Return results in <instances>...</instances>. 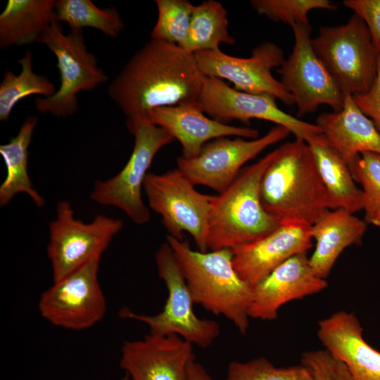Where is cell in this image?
<instances>
[{"instance_id": "cell-13", "label": "cell", "mask_w": 380, "mask_h": 380, "mask_svg": "<svg viewBox=\"0 0 380 380\" xmlns=\"http://www.w3.org/2000/svg\"><path fill=\"white\" fill-rule=\"evenodd\" d=\"M100 259L53 282L42 293L38 306L45 319L59 327L80 331L103 317L106 302L99 280Z\"/></svg>"}, {"instance_id": "cell-2", "label": "cell", "mask_w": 380, "mask_h": 380, "mask_svg": "<svg viewBox=\"0 0 380 380\" xmlns=\"http://www.w3.org/2000/svg\"><path fill=\"white\" fill-rule=\"evenodd\" d=\"M260 184L265 210L280 223H316L331 201L308 144L295 139L275 149Z\"/></svg>"}, {"instance_id": "cell-5", "label": "cell", "mask_w": 380, "mask_h": 380, "mask_svg": "<svg viewBox=\"0 0 380 380\" xmlns=\"http://www.w3.org/2000/svg\"><path fill=\"white\" fill-rule=\"evenodd\" d=\"M155 261L158 276L167 291L163 310L156 315H146L125 308L120 310V316L146 324L149 334L176 335L193 346L204 349L210 347L220 336V324L215 320L202 319L196 315L193 297L167 241L156 252Z\"/></svg>"}, {"instance_id": "cell-21", "label": "cell", "mask_w": 380, "mask_h": 380, "mask_svg": "<svg viewBox=\"0 0 380 380\" xmlns=\"http://www.w3.org/2000/svg\"><path fill=\"white\" fill-rule=\"evenodd\" d=\"M315 124L347 163L363 152L380 154V134L349 93H344L340 111L321 113Z\"/></svg>"}, {"instance_id": "cell-8", "label": "cell", "mask_w": 380, "mask_h": 380, "mask_svg": "<svg viewBox=\"0 0 380 380\" xmlns=\"http://www.w3.org/2000/svg\"><path fill=\"white\" fill-rule=\"evenodd\" d=\"M37 42L46 46L55 55L60 86L52 96L37 99L36 108L54 117L72 115L77 110V94L105 83L108 75L98 67L96 57L88 51L82 31L70 30L64 34L60 23L54 21Z\"/></svg>"}, {"instance_id": "cell-32", "label": "cell", "mask_w": 380, "mask_h": 380, "mask_svg": "<svg viewBox=\"0 0 380 380\" xmlns=\"http://www.w3.org/2000/svg\"><path fill=\"white\" fill-rule=\"evenodd\" d=\"M348 164L355 182L362 187L364 221L371 224L380 210V154L363 152Z\"/></svg>"}, {"instance_id": "cell-16", "label": "cell", "mask_w": 380, "mask_h": 380, "mask_svg": "<svg viewBox=\"0 0 380 380\" xmlns=\"http://www.w3.org/2000/svg\"><path fill=\"white\" fill-rule=\"evenodd\" d=\"M194 346L176 335L126 341L120 366L131 380H188Z\"/></svg>"}, {"instance_id": "cell-37", "label": "cell", "mask_w": 380, "mask_h": 380, "mask_svg": "<svg viewBox=\"0 0 380 380\" xmlns=\"http://www.w3.org/2000/svg\"><path fill=\"white\" fill-rule=\"evenodd\" d=\"M374 226L379 227L380 229V210L378 211V213L374 216L372 223Z\"/></svg>"}, {"instance_id": "cell-27", "label": "cell", "mask_w": 380, "mask_h": 380, "mask_svg": "<svg viewBox=\"0 0 380 380\" xmlns=\"http://www.w3.org/2000/svg\"><path fill=\"white\" fill-rule=\"evenodd\" d=\"M18 75L7 70L0 84V120L6 121L18 102L26 96L38 94L49 97L57 90L48 77L34 72L32 54L27 50L18 60Z\"/></svg>"}, {"instance_id": "cell-23", "label": "cell", "mask_w": 380, "mask_h": 380, "mask_svg": "<svg viewBox=\"0 0 380 380\" xmlns=\"http://www.w3.org/2000/svg\"><path fill=\"white\" fill-rule=\"evenodd\" d=\"M314 156L326 187L331 210L343 208L351 213L363 210V194L353 177L348 164L331 146L324 134L312 136L306 141Z\"/></svg>"}, {"instance_id": "cell-14", "label": "cell", "mask_w": 380, "mask_h": 380, "mask_svg": "<svg viewBox=\"0 0 380 380\" xmlns=\"http://www.w3.org/2000/svg\"><path fill=\"white\" fill-rule=\"evenodd\" d=\"M198 102L205 114L224 124L236 120L249 125L251 119L264 120L286 127L296 139L305 141L322 133L316 124L281 110L274 96L239 91L217 77H205Z\"/></svg>"}, {"instance_id": "cell-31", "label": "cell", "mask_w": 380, "mask_h": 380, "mask_svg": "<svg viewBox=\"0 0 380 380\" xmlns=\"http://www.w3.org/2000/svg\"><path fill=\"white\" fill-rule=\"evenodd\" d=\"M250 4L258 15L291 27L294 24H310L308 13L312 10L337 9L329 0H251Z\"/></svg>"}, {"instance_id": "cell-7", "label": "cell", "mask_w": 380, "mask_h": 380, "mask_svg": "<svg viewBox=\"0 0 380 380\" xmlns=\"http://www.w3.org/2000/svg\"><path fill=\"white\" fill-rule=\"evenodd\" d=\"M312 46L343 93L367 91L378 71L376 51L364 21L353 13L342 25L322 26Z\"/></svg>"}, {"instance_id": "cell-12", "label": "cell", "mask_w": 380, "mask_h": 380, "mask_svg": "<svg viewBox=\"0 0 380 380\" xmlns=\"http://www.w3.org/2000/svg\"><path fill=\"white\" fill-rule=\"evenodd\" d=\"M290 134L286 127L276 125L256 139H214L203 145L197 156L190 159L178 157L177 169L195 186H205L220 194L230 186L248 160Z\"/></svg>"}, {"instance_id": "cell-20", "label": "cell", "mask_w": 380, "mask_h": 380, "mask_svg": "<svg viewBox=\"0 0 380 380\" xmlns=\"http://www.w3.org/2000/svg\"><path fill=\"white\" fill-rule=\"evenodd\" d=\"M362 327L351 312H336L318 324L317 337L355 380H380V352L363 338Z\"/></svg>"}, {"instance_id": "cell-1", "label": "cell", "mask_w": 380, "mask_h": 380, "mask_svg": "<svg viewBox=\"0 0 380 380\" xmlns=\"http://www.w3.org/2000/svg\"><path fill=\"white\" fill-rule=\"evenodd\" d=\"M205 76L195 54L151 39L110 82L108 94L127 120L160 107L198 101Z\"/></svg>"}, {"instance_id": "cell-17", "label": "cell", "mask_w": 380, "mask_h": 380, "mask_svg": "<svg viewBox=\"0 0 380 380\" xmlns=\"http://www.w3.org/2000/svg\"><path fill=\"white\" fill-rule=\"evenodd\" d=\"M327 286L326 279L314 272L308 252L296 254L253 286L250 317L274 320L284 304L319 293Z\"/></svg>"}, {"instance_id": "cell-34", "label": "cell", "mask_w": 380, "mask_h": 380, "mask_svg": "<svg viewBox=\"0 0 380 380\" xmlns=\"http://www.w3.org/2000/svg\"><path fill=\"white\" fill-rule=\"evenodd\" d=\"M343 4L362 18L380 53V0H344Z\"/></svg>"}, {"instance_id": "cell-36", "label": "cell", "mask_w": 380, "mask_h": 380, "mask_svg": "<svg viewBox=\"0 0 380 380\" xmlns=\"http://www.w3.org/2000/svg\"><path fill=\"white\" fill-rule=\"evenodd\" d=\"M188 380H214V379L195 358L189 367Z\"/></svg>"}, {"instance_id": "cell-24", "label": "cell", "mask_w": 380, "mask_h": 380, "mask_svg": "<svg viewBox=\"0 0 380 380\" xmlns=\"http://www.w3.org/2000/svg\"><path fill=\"white\" fill-rule=\"evenodd\" d=\"M54 0H9L0 15V47L37 42L54 22Z\"/></svg>"}, {"instance_id": "cell-22", "label": "cell", "mask_w": 380, "mask_h": 380, "mask_svg": "<svg viewBox=\"0 0 380 380\" xmlns=\"http://www.w3.org/2000/svg\"><path fill=\"white\" fill-rule=\"evenodd\" d=\"M366 230L367 223L353 213L343 208L328 210L311 228L316 244L309 261L314 272L326 279L341 253L361 244Z\"/></svg>"}, {"instance_id": "cell-30", "label": "cell", "mask_w": 380, "mask_h": 380, "mask_svg": "<svg viewBox=\"0 0 380 380\" xmlns=\"http://www.w3.org/2000/svg\"><path fill=\"white\" fill-rule=\"evenodd\" d=\"M225 380H313L310 371L301 364L277 367L265 357L246 362L231 361Z\"/></svg>"}, {"instance_id": "cell-9", "label": "cell", "mask_w": 380, "mask_h": 380, "mask_svg": "<svg viewBox=\"0 0 380 380\" xmlns=\"http://www.w3.org/2000/svg\"><path fill=\"white\" fill-rule=\"evenodd\" d=\"M143 189L149 208L160 215L168 235L182 240L183 232H187L198 251H208V222L214 196L198 191L177 168L161 174L148 172Z\"/></svg>"}, {"instance_id": "cell-18", "label": "cell", "mask_w": 380, "mask_h": 380, "mask_svg": "<svg viewBox=\"0 0 380 380\" xmlns=\"http://www.w3.org/2000/svg\"><path fill=\"white\" fill-rule=\"evenodd\" d=\"M146 118L163 128L180 143V156L186 159L197 156L203 145L214 139L259 137V131L256 129L232 126L207 117L198 101L157 108L149 111Z\"/></svg>"}, {"instance_id": "cell-15", "label": "cell", "mask_w": 380, "mask_h": 380, "mask_svg": "<svg viewBox=\"0 0 380 380\" xmlns=\"http://www.w3.org/2000/svg\"><path fill=\"white\" fill-rule=\"evenodd\" d=\"M194 54L204 76L227 80L239 91L270 94L286 106L295 105L281 81L272 74V70L279 68L284 60L283 50L275 43L265 42L259 44L253 49L248 58L232 56L220 49Z\"/></svg>"}, {"instance_id": "cell-28", "label": "cell", "mask_w": 380, "mask_h": 380, "mask_svg": "<svg viewBox=\"0 0 380 380\" xmlns=\"http://www.w3.org/2000/svg\"><path fill=\"white\" fill-rule=\"evenodd\" d=\"M55 18L65 23L70 30L91 27L110 37H118L125 25L115 7L100 8L89 0L56 1Z\"/></svg>"}, {"instance_id": "cell-3", "label": "cell", "mask_w": 380, "mask_h": 380, "mask_svg": "<svg viewBox=\"0 0 380 380\" xmlns=\"http://www.w3.org/2000/svg\"><path fill=\"white\" fill-rule=\"evenodd\" d=\"M172 248L194 301L215 315L222 316L246 334L250 326L253 287L239 275L233 251L194 250L186 240L170 235Z\"/></svg>"}, {"instance_id": "cell-29", "label": "cell", "mask_w": 380, "mask_h": 380, "mask_svg": "<svg viewBox=\"0 0 380 380\" xmlns=\"http://www.w3.org/2000/svg\"><path fill=\"white\" fill-rule=\"evenodd\" d=\"M158 19L151 39L175 44L189 51L191 16L194 6L186 0H156Z\"/></svg>"}, {"instance_id": "cell-10", "label": "cell", "mask_w": 380, "mask_h": 380, "mask_svg": "<svg viewBox=\"0 0 380 380\" xmlns=\"http://www.w3.org/2000/svg\"><path fill=\"white\" fill-rule=\"evenodd\" d=\"M123 222L99 215L89 223L75 219L69 201H58L56 219L49 224L47 255L53 281H58L90 261L101 258Z\"/></svg>"}, {"instance_id": "cell-19", "label": "cell", "mask_w": 380, "mask_h": 380, "mask_svg": "<svg viewBox=\"0 0 380 380\" xmlns=\"http://www.w3.org/2000/svg\"><path fill=\"white\" fill-rule=\"evenodd\" d=\"M312 225L284 222L262 239L232 251L239 275L253 287L292 256L312 248Z\"/></svg>"}, {"instance_id": "cell-11", "label": "cell", "mask_w": 380, "mask_h": 380, "mask_svg": "<svg viewBox=\"0 0 380 380\" xmlns=\"http://www.w3.org/2000/svg\"><path fill=\"white\" fill-rule=\"evenodd\" d=\"M291 28L294 46L277 72L294 100L297 115L315 113L322 105L329 106L334 112L340 111L344 93L314 51L310 24H294Z\"/></svg>"}, {"instance_id": "cell-4", "label": "cell", "mask_w": 380, "mask_h": 380, "mask_svg": "<svg viewBox=\"0 0 380 380\" xmlns=\"http://www.w3.org/2000/svg\"><path fill=\"white\" fill-rule=\"evenodd\" d=\"M275 149L243 167L223 192L214 196L208 222V247L235 251L274 231L280 222L263 208L260 198L262 176Z\"/></svg>"}, {"instance_id": "cell-33", "label": "cell", "mask_w": 380, "mask_h": 380, "mask_svg": "<svg viewBox=\"0 0 380 380\" xmlns=\"http://www.w3.org/2000/svg\"><path fill=\"white\" fill-rule=\"evenodd\" d=\"M300 363L313 380H355L346 366L325 349L304 352Z\"/></svg>"}, {"instance_id": "cell-26", "label": "cell", "mask_w": 380, "mask_h": 380, "mask_svg": "<svg viewBox=\"0 0 380 380\" xmlns=\"http://www.w3.org/2000/svg\"><path fill=\"white\" fill-rule=\"evenodd\" d=\"M227 13L222 3L208 0L194 6L188 50L191 53L217 51L221 44H234L229 33Z\"/></svg>"}, {"instance_id": "cell-35", "label": "cell", "mask_w": 380, "mask_h": 380, "mask_svg": "<svg viewBox=\"0 0 380 380\" xmlns=\"http://www.w3.org/2000/svg\"><path fill=\"white\" fill-rule=\"evenodd\" d=\"M359 109L374 123L380 134V55L376 79L366 92L352 95Z\"/></svg>"}, {"instance_id": "cell-25", "label": "cell", "mask_w": 380, "mask_h": 380, "mask_svg": "<svg viewBox=\"0 0 380 380\" xmlns=\"http://www.w3.org/2000/svg\"><path fill=\"white\" fill-rule=\"evenodd\" d=\"M37 122L36 117H27L17 135L0 146V153L7 170L6 177L0 186L1 207L7 205L19 193H26L37 207L44 205L45 200L34 188L27 171L28 148Z\"/></svg>"}, {"instance_id": "cell-38", "label": "cell", "mask_w": 380, "mask_h": 380, "mask_svg": "<svg viewBox=\"0 0 380 380\" xmlns=\"http://www.w3.org/2000/svg\"><path fill=\"white\" fill-rule=\"evenodd\" d=\"M120 380H131V379H129V377L127 374H125V375L122 379H120Z\"/></svg>"}, {"instance_id": "cell-6", "label": "cell", "mask_w": 380, "mask_h": 380, "mask_svg": "<svg viewBox=\"0 0 380 380\" xmlns=\"http://www.w3.org/2000/svg\"><path fill=\"white\" fill-rule=\"evenodd\" d=\"M127 127L134 137L128 160L114 177L96 181L90 198L98 204L120 209L135 224L141 225L151 220L150 210L141 196L148 170L157 153L175 139L147 118L127 120Z\"/></svg>"}]
</instances>
